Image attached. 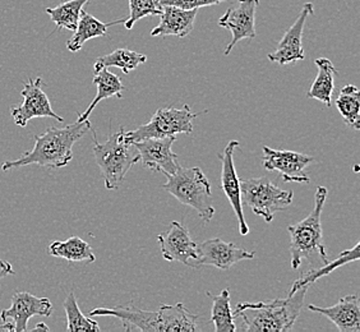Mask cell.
Listing matches in <instances>:
<instances>
[{"label":"cell","instance_id":"22","mask_svg":"<svg viewBox=\"0 0 360 332\" xmlns=\"http://www.w3.org/2000/svg\"><path fill=\"white\" fill-rule=\"evenodd\" d=\"M314 63L317 65L319 73L311 90L308 91L307 97L319 100L330 108L335 90V77L339 75V70H336L333 63L327 58H319Z\"/></svg>","mask_w":360,"mask_h":332},{"label":"cell","instance_id":"33","mask_svg":"<svg viewBox=\"0 0 360 332\" xmlns=\"http://www.w3.org/2000/svg\"><path fill=\"white\" fill-rule=\"evenodd\" d=\"M0 332H14V325L12 322H1Z\"/></svg>","mask_w":360,"mask_h":332},{"label":"cell","instance_id":"18","mask_svg":"<svg viewBox=\"0 0 360 332\" xmlns=\"http://www.w3.org/2000/svg\"><path fill=\"white\" fill-rule=\"evenodd\" d=\"M309 311L325 316L338 327L340 332H360V309L358 295L341 298L333 307L308 305Z\"/></svg>","mask_w":360,"mask_h":332},{"label":"cell","instance_id":"19","mask_svg":"<svg viewBox=\"0 0 360 332\" xmlns=\"http://www.w3.org/2000/svg\"><path fill=\"white\" fill-rule=\"evenodd\" d=\"M160 15L161 21L151 31V36H176L183 39L193 31L197 9L187 11L173 6H162Z\"/></svg>","mask_w":360,"mask_h":332},{"label":"cell","instance_id":"9","mask_svg":"<svg viewBox=\"0 0 360 332\" xmlns=\"http://www.w3.org/2000/svg\"><path fill=\"white\" fill-rule=\"evenodd\" d=\"M42 84L44 81L41 77H37L35 79L30 78L25 83L21 91L23 103L13 106L11 110L14 123L18 127L25 128L31 119L35 118H54L60 123L64 122V119L53 110L48 95L42 90Z\"/></svg>","mask_w":360,"mask_h":332},{"label":"cell","instance_id":"13","mask_svg":"<svg viewBox=\"0 0 360 332\" xmlns=\"http://www.w3.org/2000/svg\"><path fill=\"white\" fill-rule=\"evenodd\" d=\"M314 162V158L304 153L275 150L264 146V167L269 172H276L285 183H309L305 167Z\"/></svg>","mask_w":360,"mask_h":332},{"label":"cell","instance_id":"32","mask_svg":"<svg viewBox=\"0 0 360 332\" xmlns=\"http://www.w3.org/2000/svg\"><path fill=\"white\" fill-rule=\"evenodd\" d=\"M14 274L15 272H14L13 266L7 261L1 260V257H0V280L9 276V275H14Z\"/></svg>","mask_w":360,"mask_h":332},{"label":"cell","instance_id":"12","mask_svg":"<svg viewBox=\"0 0 360 332\" xmlns=\"http://www.w3.org/2000/svg\"><path fill=\"white\" fill-rule=\"evenodd\" d=\"M161 255L169 262L183 263L195 269L197 263V243L181 222H173L164 234L158 236Z\"/></svg>","mask_w":360,"mask_h":332},{"label":"cell","instance_id":"4","mask_svg":"<svg viewBox=\"0 0 360 332\" xmlns=\"http://www.w3.org/2000/svg\"><path fill=\"white\" fill-rule=\"evenodd\" d=\"M328 191L319 187L314 194V208L304 220L297 225L288 226L290 234V264L292 270H298L303 260L314 264L319 260L322 264L328 262V256L323 244V231L321 216L323 211Z\"/></svg>","mask_w":360,"mask_h":332},{"label":"cell","instance_id":"1","mask_svg":"<svg viewBox=\"0 0 360 332\" xmlns=\"http://www.w3.org/2000/svg\"><path fill=\"white\" fill-rule=\"evenodd\" d=\"M309 288V285H299L295 281L286 298H277L269 302L239 303L233 311L234 317L242 321L243 331H291Z\"/></svg>","mask_w":360,"mask_h":332},{"label":"cell","instance_id":"26","mask_svg":"<svg viewBox=\"0 0 360 332\" xmlns=\"http://www.w3.org/2000/svg\"><path fill=\"white\" fill-rule=\"evenodd\" d=\"M91 0H68L62 1L58 7L48 8L46 13L50 20L56 23V30H70L75 31L81 17L84 7Z\"/></svg>","mask_w":360,"mask_h":332},{"label":"cell","instance_id":"29","mask_svg":"<svg viewBox=\"0 0 360 332\" xmlns=\"http://www.w3.org/2000/svg\"><path fill=\"white\" fill-rule=\"evenodd\" d=\"M63 307L67 316V331H100V326L97 325L96 321L84 316V313L78 307L77 298L73 291L68 294Z\"/></svg>","mask_w":360,"mask_h":332},{"label":"cell","instance_id":"16","mask_svg":"<svg viewBox=\"0 0 360 332\" xmlns=\"http://www.w3.org/2000/svg\"><path fill=\"white\" fill-rule=\"evenodd\" d=\"M240 146V142L233 139L230 141L224 153H219V158L221 160V188L224 193L230 202L231 208L234 210L239 231L242 236L250 234V226L245 222L244 212H243L242 196H240V183L239 177L236 174V164H234V153L236 148Z\"/></svg>","mask_w":360,"mask_h":332},{"label":"cell","instance_id":"15","mask_svg":"<svg viewBox=\"0 0 360 332\" xmlns=\"http://www.w3.org/2000/svg\"><path fill=\"white\" fill-rule=\"evenodd\" d=\"M53 305L48 298H37L27 291H17L12 297V305L0 313L3 322H12L14 332L27 331L28 319L34 316L50 317Z\"/></svg>","mask_w":360,"mask_h":332},{"label":"cell","instance_id":"31","mask_svg":"<svg viewBox=\"0 0 360 332\" xmlns=\"http://www.w3.org/2000/svg\"><path fill=\"white\" fill-rule=\"evenodd\" d=\"M160 6H173V7L181 8V9H198L202 7H210L220 4L225 0H159Z\"/></svg>","mask_w":360,"mask_h":332},{"label":"cell","instance_id":"8","mask_svg":"<svg viewBox=\"0 0 360 332\" xmlns=\"http://www.w3.org/2000/svg\"><path fill=\"white\" fill-rule=\"evenodd\" d=\"M200 113H192L189 105L181 109L161 108L153 115L151 120L133 131L124 132V139L129 143L139 142L146 139H164L173 137L180 133L191 134L193 132V120Z\"/></svg>","mask_w":360,"mask_h":332},{"label":"cell","instance_id":"21","mask_svg":"<svg viewBox=\"0 0 360 332\" xmlns=\"http://www.w3.org/2000/svg\"><path fill=\"white\" fill-rule=\"evenodd\" d=\"M94 84L97 87V94L92 103L89 105L82 114H78V122H84L89 119L91 113L96 108L97 104L103 100H106L109 97L117 96L118 98L123 97V91L125 90L124 84L120 81L117 75L111 73L108 68H101V70H94Z\"/></svg>","mask_w":360,"mask_h":332},{"label":"cell","instance_id":"25","mask_svg":"<svg viewBox=\"0 0 360 332\" xmlns=\"http://www.w3.org/2000/svg\"><path fill=\"white\" fill-rule=\"evenodd\" d=\"M146 62H147V56L143 54H139L137 51H133L129 49H117L110 54L100 56L94 65V70L114 67L123 70L125 75H128L131 70H136L139 65Z\"/></svg>","mask_w":360,"mask_h":332},{"label":"cell","instance_id":"5","mask_svg":"<svg viewBox=\"0 0 360 332\" xmlns=\"http://www.w3.org/2000/svg\"><path fill=\"white\" fill-rule=\"evenodd\" d=\"M91 131L94 133V155L103 174L105 187L109 191L118 189L131 167L139 162V151L133 143L125 141L124 127L109 136L104 143L97 141L94 128Z\"/></svg>","mask_w":360,"mask_h":332},{"label":"cell","instance_id":"10","mask_svg":"<svg viewBox=\"0 0 360 332\" xmlns=\"http://www.w3.org/2000/svg\"><path fill=\"white\" fill-rule=\"evenodd\" d=\"M259 0H236V6L229 8L219 20V26L231 32V42L224 54L228 56L236 44L256 37V13Z\"/></svg>","mask_w":360,"mask_h":332},{"label":"cell","instance_id":"14","mask_svg":"<svg viewBox=\"0 0 360 332\" xmlns=\"http://www.w3.org/2000/svg\"><path fill=\"white\" fill-rule=\"evenodd\" d=\"M176 137H164V139H146L134 142L133 145L139 153V161L143 166L150 167L153 172L173 175L179 170L178 155L173 153L172 147Z\"/></svg>","mask_w":360,"mask_h":332},{"label":"cell","instance_id":"17","mask_svg":"<svg viewBox=\"0 0 360 332\" xmlns=\"http://www.w3.org/2000/svg\"><path fill=\"white\" fill-rule=\"evenodd\" d=\"M313 13H314V8L312 3H305L297 21L294 22L292 26L285 32L283 39L278 42L276 50L267 56L270 62L278 63L280 65H286V64L297 63L304 59L303 32H304L305 22Z\"/></svg>","mask_w":360,"mask_h":332},{"label":"cell","instance_id":"2","mask_svg":"<svg viewBox=\"0 0 360 332\" xmlns=\"http://www.w3.org/2000/svg\"><path fill=\"white\" fill-rule=\"evenodd\" d=\"M92 129L89 119L67 125L64 128L49 127L44 134L35 136L32 150L21 155L18 159L7 161L1 165L3 172L20 169L23 166L36 165L60 169L68 165L73 159V146Z\"/></svg>","mask_w":360,"mask_h":332},{"label":"cell","instance_id":"6","mask_svg":"<svg viewBox=\"0 0 360 332\" xmlns=\"http://www.w3.org/2000/svg\"><path fill=\"white\" fill-rule=\"evenodd\" d=\"M162 189L175 197L180 203L194 208L202 220L210 222L215 216L212 192L207 177L201 167H181L173 175H167Z\"/></svg>","mask_w":360,"mask_h":332},{"label":"cell","instance_id":"30","mask_svg":"<svg viewBox=\"0 0 360 332\" xmlns=\"http://www.w3.org/2000/svg\"><path fill=\"white\" fill-rule=\"evenodd\" d=\"M161 11L159 0H129V17L123 25L127 30H132L139 20L147 15H160Z\"/></svg>","mask_w":360,"mask_h":332},{"label":"cell","instance_id":"20","mask_svg":"<svg viewBox=\"0 0 360 332\" xmlns=\"http://www.w3.org/2000/svg\"><path fill=\"white\" fill-rule=\"evenodd\" d=\"M124 21L125 20H118V21L104 23V22L98 21L90 13H87L86 11H82L77 28L73 31L75 35L72 36V39L67 42V49L72 53H77L82 49L84 42H89L91 39L104 37L108 35V28L119 25V23H124Z\"/></svg>","mask_w":360,"mask_h":332},{"label":"cell","instance_id":"27","mask_svg":"<svg viewBox=\"0 0 360 332\" xmlns=\"http://www.w3.org/2000/svg\"><path fill=\"white\" fill-rule=\"evenodd\" d=\"M212 298L211 322L215 325L216 332H236V317L230 305V290L224 289L219 295Z\"/></svg>","mask_w":360,"mask_h":332},{"label":"cell","instance_id":"11","mask_svg":"<svg viewBox=\"0 0 360 332\" xmlns=\"http://www.w3.org/2000/svg\"><path fill=\"white\" fill-rule=\"evenodd\" d=\"M197 263L195 269L203 266H214L216 269L228 271L236 263L250 261L256 257L255 252L240 248L234 243L225 242L220 238H214L197 244Z\"/></svg>","mask_w":360,"mask_h":332},{"label":"cell","instance_id":"34","mask_svg":"<svg viewBox=\"0 0 360 332\" xmlns=\"http://www.w3.org/2000/svg\"><path fill=\"white\" fill-rule=\"evenodd\" d=\"M36 330H45V331H49V327L45 325V324H39V325L36 326L35 328H34V331H36Z\"/></svg>","mask_w":360,"mask_h":332},{"label":"cell","instance_id":"23","mask_svg":"<svg viewBox=\"0 0 360 332\" xmlns=\"http://www.w3.org/2000/svg\"><path fill=\"white\" fill-rule=\"evenodd\" d=\"M50 256L64 258L68 262H89L96 261V256L90 244L79 236H70L67 241L53 242L48 248Z\"/></svg>","mask_w":360,"mask_h":332},{"label":"cell","instance_id":"3","mask_svg":"<svg viewBox=\"0 0 360 332\" xmlns=\"http://www.w3.org/2000/svg\"><path fill=\"white\" fill-rule=\"evenodd\" d=\"M110 316L120 319L128 331L192 332L198 331V316L192 314L183 303L161 305L159 311H143L136 305H117L114 308H95L90 317Z\"/></svg>","mask_w":360,"mask_h":332},{"label":"cell","instance_id":"28","mask_svg":"<svg viewBox=\"0 0 360 332\" xmlns=\"http://www.w3.org/2000/svg\"><path fill=\"white\" fill-rule=\"evenodd\" d=\"M360 244L356 243L352 249H347L344 252L340 253V256L328 262L322 264L319 269H313L308 272H305L303 276L297 280L299 285H311L314 284L321 277L327 276L330 274H333V271L338 270L339 267H342L344 264L349 262H355L358 261L360 257Z\"/></svg>","mask_w":360,"mask_h":332},{"label":"cell","instance_id":"7","mask_svg":"<svg viewBox=\"0 0 360 332\" xmlns=\"http://www.w3.org/2000/svg\"><path fill=\"white\" fill-rule=\"evenodd\" d=\"M242 203L252 208L266 222L274 220L278 211H285L294 198L291 191H285L275 186L269 178H252L239 180Z\"/></svg>","mask_w":360,"mask_h":332},{"label":"cell","instance_id":"24","mask_svg":"<svg viewBox=\"0 0 360 332\" xmlns=\"http://www.w3.org/2000/svg\"><path fill=\"white\" fill-rule=\"evenodd\" d=\"M338 108L345 124L354 131L360 129V92L355 84L344 86L336 97Z\"/></svg>","mask_w":360,"mask_h":332}]
</instances>
